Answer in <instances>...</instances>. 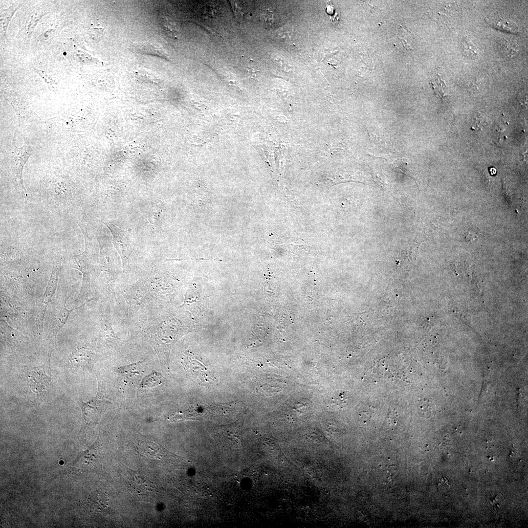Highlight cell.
<instances>
[{
	"mask_svg": "<svg viewBox=\"0 0 528 528\" xmlns=\"http://www.w3.org/2000/svg\"><path fill=\"white\" fill-rule=\"evenodd\" d=\"M138 48L142 52L148 54L161 57L164 56L163 51L160 50L159 47L154 46L152 44H143L142 45H139Z\"/></svg>",
	"mask_w": 528,
	"mask_h": 528,
	"instance_id": "cell-15",
	"label": "cell"
},
{
	"mask_svg": "<svg viewBox=\"0 0 528 528\" xmlns=\"http://www.w3.org/2000/svg\"><path fill=\"white\" fill-rule=\"evenodd\" d=\"M518 99L519 100V103L521 105H524L525 106H526V105H527V95L526 92H521L519 93Z\"/></svg>",
	"mask_w": 528,
	"mask_h": 528,
	"instance_id": "cell-16",
	"label": "cell"
},
{
	"mask_svg": "<svg viewBox=\"0 0 528 528\" xmlns=\"http://www.w3.org/2000/svg\"><path fill=\"white\" fill-rule=\"evenodd\" d=\"M14 146L11 159L10 170L11 176L16 185L24 195L26 191L23 183L22 171L25 164L31 155L33 150L31 147L26 142L21 147H17L13 140Z\"/></svg>",
	"mask_w": 528,
	"mask_h": 528,
	"instance_id": "cell-1",
	"label": "cell"
},
{
	"mask_svg": "<svg viewBox=\"0 0 528 528\" xmlns=\"http://www.w3.org/2000/svg\"><path fill=\"white\" fill-rule=\"evenodd\" d=\"M462 48L465 55L470 58H475L478 53L476 46L468 39H462Z\"/></svg>",
	"mask_w": 528,
	"mask_h": 528,
	"instance_id": "cell-14",
	"label": "cell"
},
{
	"mask_svg": "<svg viewBox=\"0 0 528 528\" xmlns=\"http://www.w3.org/2000/svg\"><path fill=\"white\" fill-rule=\"evenodd\" d=\"M59 271L60 266L57 264H54L44 293L37 303L38 322L42 327L46 308L57 287Z\"/></svg>",
	"mask_w": 528,
	"mask_h": 528,
	"instance_id": "cell-3",
	"label": "cell"
},
{
	"mask_svg": "<svg viewBox=\"0 0 528 528\" xmlns=\"http://www.w3.org/2000/svg\"><path fill=\"white\" fill-rule=\"evenodd\" d=\"M88 251V249L86 247L85 250L82 254L74 256L71 258L72 266L81 271L83 275L80 294L88 295L89 292H90V275L92 266L89 262Z\"/></svg>",
	"mask_w": 528,
	"mask_h": 528,
	"instance_id": "cell-5",
	"label": "cell"
},
{
	"mask_svg": "<svg viewBox=\"0 0 528 528\" xmlns=\"http://www.w3.org/2000/svg\"><path fill=\"white\" fill-rule=\"evenodd\" d=\"M498 47L500 51L507 57L514 56L518 52V48L515 43L508 40H501L499 43Z\"/></svg>",
	"mask_w": 528,
	"mask_h": 528,
	"instance_id": "cell-12",
	"label": "cell"
},
{
	"mask_svg": "<svg viewBox=\"0 0 528 528\" xmlns=\"http://www.w3.org/2000/svg\"><path fill=\"white\" fill-rule=\"evenodd\" d=\"M138 448L140 454L148 458L160 459L162 457L161 449L152 441H144L140 443Z\"/></svg>",
	"mask_w": 528,
	"mask_h": 528,
	"instance_id": "cell-9",
	"label": "cell"
},
{
	"mask_svg": "<svg viewBox=\"0 0 528 528\" xmlns=\"http://www.w3.org/2000/svg\"><path fill=\"white\" fill-rule=\"evenodd\" d=\"M95 358V353L84 348L76 350L68 357L73 367L82 370L91 369Z\"/></svg>",
	"mask_w": 528,
	"mask_h": 528,
	"instance_id": "cell-7",
	"label": "cell"
},
{
	"mask_svg": "<svg viewBox=\"0 0 528 528\" xmlns=\"http://www.w3.org/2000/svg\"><path fill=\"white\" fill-rule=\"evenodd\" d=\"M73 309H67L65 303L57 307L53 314V317L49 323L48 331V339L50 345H56V339L58 331L64 326L69 315Z\"/></svg>",
	"mask_w": 528,
	"mask_h": 528,
	"instance_id": "cell-6",
	"label": "cell"
},
{
	"mask_svg": "<svg viewBox=\"0 0 528 528\" xmlns=\"http://www.w3.org/2000/svg\"><path fill=\"white\" fill-rule=\"evenodd\" d=\"M490 24L496 28L506 32L516 33L518 32V27L515 22L501 18H494L490 21Z\"/></svg>",
	"mask_w": 528,
	"mask_h": 528,
	"instance_id": "cell-10",
	"label": "cell"
},
{
	"mask_svg": "<svg viewBox=\"0 0 528 528\" xmlns=\"http://www.w3.org/2000/svg\"><path fill=\"white\" fill-rule=\"evenodd\" d=\"M44 366L33 368L27 373V381L30 389L38 396L45 394L50 382V378L47 375Z\"/></svg>",
	"mask_w": 528,
	"mask_h": 528,
	"instance_id": "cell-4",
	"label": "cell"
},
{
	"mask_svg": "<svg viewBox=\"0 0 528 528\" xmlns=\"http://www.w3.org/2000/svg\"><path fill=\"white\" fill-rule=\"evenodd\" d=\"M99 385L97 396L86 403L83 401L81 409L86 421L88 422L97 420L108 409L110 402L102 396Z\"/></svg>",
	"mask_w": 528,
	"mask_h": 528,
	"instance_id": "cell-2",
	"label": "cell"
},
{
	"mask_svg": "<svg viewBox=\"0 0 528 528\" xmlns=\"http://www.w3.org/2000/svg\"><path fill=\"white\" fill-rule=\"evenodd\" d=\"M126 478L132 489L139 494L152 492L155 488L154 484L144 476L131 471H128Z\"/></svg>",
	"mask_w": 528,
	"mask_h": 528,
	"instance_id": "cell-8",
	"label": "cell"
},
{
	"mask_svg": "<svg viewBox=\"0 0 528 528\" xmlns=\"http://www.w3.org/2000/svg\"><path fill=\"white\" fill-rule=\"evenodd\" d=\"M162 378L160 374L153 372L143 378L140 385L144 388L154 387L161 384Z\"/></svg>",
	"mask_w": 528,
	"mask_h": 528,
	"instance_id": "cell-13",
	"label": "cell"
},
{
	"mask_svg": "<svg viewBox=\"0 0 528 528\" xmlns=\"http://www.w3.org/2000/svg\"><path fill=\"white\" fill-rule=\"evenodd\" d=\"M489 172L492 175H494L496 173V170L495 168L491 167L489 168Z\"/></svg>",
	"mask_w": 528,
	"mask_h": 528,
	"instance_id": "cell-17",
	"label": "cell"
},
{
	"mask_svg": "<svg viewBox=\"0 0 528 528\" xmlns=\"http://www.w3.org/2000/svg\"><path fill=\"white\" fill-rule=\"evenodd\" d=\"M140 363V362H139L137 363H134L120 367L118 369L119 376L123 379H124V381L126 382H127L128 379H132L133 377H137L139 374V372L137 370V367L139 366V364Z\"/></svg>",
	"mask_w": 528,
	"mask_h": 528,
	"instance_id": "cell-11",
	"label": "cell"
}]
</instances>
